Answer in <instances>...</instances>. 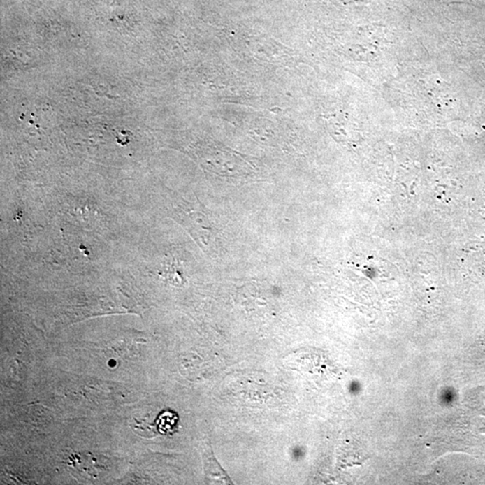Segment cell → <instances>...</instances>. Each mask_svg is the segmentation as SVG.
I'll return each instance as SVG.
<instances>
[{"mask_svg":"<svg viewBox=\"0 0 485 485\" xmlns=\"http://www.w3.org/2000/svg\"><path fill=\"white\" fill-rule=\"evenodd\" d=\"M204 459H205L206 473L208 475H212L214 478H218L219 481H223V483L228 484L229 482V477H226L224 471L220 468L215 458L212 454V450L206 449L204 452Z\"/></svg>","mask_w":485,"mask_h":485,"instance_id":"6da1fadb","label":"cell"}]
</instances>
